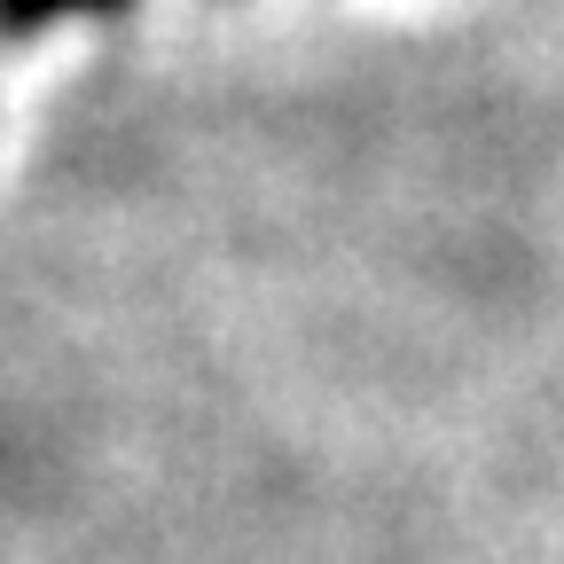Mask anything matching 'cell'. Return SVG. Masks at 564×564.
Masks as SVG:
<instances>
[{
  "instance_id": "1",
  "label": "cell",
  "mask_w": 564,
  "mask_h": 564,
  "mask_svg": "<svg viewBox=\"0 0 564 564\" xmlns=\"http://www.w3.org/2000/svg\"><path fill=\"white\" fill-rule=\"evenodd\" d=\"M126 0H0V40H24L40 24H63V17H118Z\"/></svg>"
}]
</instances>
